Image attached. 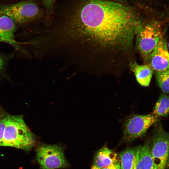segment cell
Listing matches in <instances>:
<instances>
[{
  "mask_svg": "<svg viewBox=\"0 0 169 169\" xmlns=\"http://www.w3.org/2000/svg\"><path fill=\"white\" fill-rule=\"evenodd\" d=\"M49 30L52 46L68 66L87 72H120L135 60L136 9L106 0H71Z\"/></svg>",
  "mask_w": 169,
  "mask_h": 169,
  "instance_id": "6da1fadb",
  "label": "cell"
},
{
  "mask_svg": "<svg viewBox=\"0 0 169 169\" xmlns=\"http://www.w3.org/2000/svg\"><path fill=\"white\" fill-rule=\"evenodd\" d=\"M2 146L14 147L29 151L34 146V135L25 123L21 115H8L5 116Z\"/></svg>",
  "mask_w": 169,
  "mask_h": 169,
  "instance_id": "7a4b0ae2",
  "label": "cell"
},
{
  "mask_svg": "<svg viewBox=\"0 0 169 169\" xmlns=\"http://www.w3.org/2000/svg\"><path fill=\"white\" fill-rule=\"evenodd\" d=\"M162 37L161 24L155 19L146 20L138 30L135 51L139 54L145 64L148 63L151 54Z\"/></svg>",
  "mask_w": 169,
  "mask_h": 169,
  "instance_id": "3957f363",
  "label": "cell"
},
{
  "mask_svg": "<svg viewBox=\"0 0 169 169\" xmlns=\"http://www.w3.org/2000/svg\"><path fill=\"white\" fill-rule=\"evenodd\" d=\"M0 14L10 18L17 26L39 22L43 19L44 15L42 9L33 0L0 5Z\"/></svg>",
  "mask_w": 169,
  "mask_h": 169,
  "instance_id": "277c9868",
  "label": "cell"
},
{
  "mask_svg": "<svg viewBox=\"0 0 169 169\" xmlns=\"http://www.w3.org/2000/svg\"><path fill=\"white\" fill-rule=\"evenodd\" d=\"M156 126L150 145L153 169H169V133L160 124Z\"/></svg>",
  "mask_w": 169,
  "mask_h": 169,
  "instance_id": "5b68a950",
  "label": "cell"
},
{
  "mask_svg": "<svg viewBox=\"0 0 169 169\" xmlns=\"http://www.w3.org/2000/svg\"><path fill=\"white\" fill-rule=\"evenodd\" d=\"M36 151L40 169L66 168L69 166L63 149L59 145L41 143L37 147Z\"/></svg>",
  "mask_w": 169,
  "mask_h": 169,
  "instance_id": "8992f818",
  "label": "cell"
},
{
  "mask_svg": "<svg viewBox=\"0 0 169 169\" xmlns=\"http://www.w3.org/2000/svg\"><path fill=\"white\" fill-rule=\"evenodd\" d=\"M157 116L152 114L131 116L125 122L123 139L131 142L143 136L152 125L158 121Z\"/></svg>",
  "mask_w": 169,
  "mask_h": 169,
  "instance_id": "52a82bcc",
  "label": "cell"
},
{
  "mask_svg": "<svg viewBox=\"0 0 169 169\" xmlns=\"http://www.w3.org/2000/svg\"><path fill=\"white\" fill-rule=\"evenodd\" d=\"M148 63L155 72L169 69V53L166 42L163 37L151 54Z\"/></svg>",
  "mask_w": 169,
  "mask_h": 169,
  "instance_id": "ba28073f",
  "label": "cell"
},
{
  "mask_svg": "<svg viewBox=\"0 0 169 169\" xmlns=\"http://www.w3.org/2000/svg\"><path fill=\"white\" fill-rule=\"evenodd\" d=\"M17 25L10 18L0 14V42L9 44L16 49L19 48L15 38Z\"/></svg>",
  "mask_w": 169,
  "mask_h": 169,
  "instance_id": "9c48e42d",
  "label": "cell"
},
{
  "mask_svg": "<svg viewBox=\"0 0 169 169\" xmlns=\"http://www.w3.org/2000/svg\"><path fill=\"white\" fill-rule=\"evenodd\" d=\"M119 162L118 157L114 151L103 147L96 153L91 169H101L113 164Z\"/></svg>",
  "mask_w": 169,
  "mask_h": 169,
  "instance_id": "30bf717a",
  "label": "cell"
},
{
  "mask_svg": "<svg viewBox=\"0 0 169 169\" xmlns=\"http://www.w3.org/2000/svg\"><path fill=\"white\" fill-rule=\"evenodd\" d=\"M129 69L134 73L137 81L141 85L149 86L154 71L149 64L140 65L135 60L130 63Z\"/></svg>",
  "mask_w": 169,
  "mask_h": 169,
  "instance_id": "8fae6325",
  "label": "cell"
},
{
  "mask_svg": "<svg viewBox=\"0 0 169 169\" xmlns=\"http://www.w3.org/2000/svg\"><path fill=\"white\" fill-rule=\"evenodd\" d=\"M141 145L128 147L120 154V169H136L141 147Z\"/></svg>",
  "mask_w": 169,
  "mask_h": 169,
  "instance_id": "7c38bea8",
  "label": "cell"
},
{
  "mask_svg": "<svg viewBox=\"0 0 169 169\" xmlns=\"http://www.w3.org/2000/svg\"><path fill=\"white\" fill-rule=\"evenodd\" d=\"M136 169H153L150 144L146 142L141 146L139 159Z\"/></svg>",
  "mask_w": 169,
  "mask_h": 169,
  "instance_id": "4fadbf2b",
  "label": "cell"
},
{
  "mask_svg": "<svg viewBox=\"0 0 169 169\" xmlns=\"http://www.w3.org/2000/svg\"><path fill=\"white\" fill-rule=\"evenodd\" d=\"M153 115L166 117L169 114V96L161 94L154 107Z\"/></svg>",
  "mask_w": 169,
  "mask_h": 169,
  "instance_id": "5bb4252c",
  "label": "cell"
},
{
  "mask_svg": "<svg viewBox=\"0 0 169 169\" xmlns=\"http://www.w3.org/2000/svg\"><path fill=\"white\" fill-rule=\"evenodd\" d=\"M157 83L162 91L165 93H169V69L155 72Z\"/></svg>",
  "mask_w": 169,
  "mask_h": 169,
  "instance_id": "9a60e30c",
  "label": "cell"
},
{
  "mask_svg": "<svg viewBox=\"0 0 169 169\" xmlns=\"http://www.w3.org/2000/svg\"><path fill=\"white\" fill-rule=\"evenodd\" d=\"M45 8L46 14L48 18H50L53 13L54 5L55 0H43Z\"/></svg>",
  "mask_w": 169,
  "mask_h": 169,
  "instance_id": "2e32d148",
  "label": "cell"
},
{
  "mask_svg": "<svg viewBox=\"0 0 169 169\" xmlns=\"http://www.w3.org/2000/svg\"><path fill=\"white\" fill-rule=\"evenodd\" d=\"M9 59L7 55L0 52V74L6 69Z\"/></svg>",
  "mask_w": 169,
  "mask_h": 169,
  "instance_id": "e0dca14e",
  "label": "cell"
},
{
  "mask_svg": "<svg viewBox=\"0 0 169 169\" xmlns=\"http://www.w3.org/2000/svg\"><path fill=\"white\" fill-rule=\"evenodd\" d=\"M6 124L5 116L0 120V146H2L4 128Z\"/></svg>",
  "mask_w": 169,
  "mask_h": 169,
  "instance_id": "ac0fdd59",
  "label": "cell"
},
{
  "mask_svg": "<svg viewBox=\"0 0 169 169\" xmlns=\"http://www.w3.org/2000/svg\"><path fill=\"white\" fill-rule=\"evenodd\" d=\"M101 169H120V163L119 162L113 164Z\"/></svg>",
  "mask_w": 169,
  "mask_h": 169,
  "instance_id": "d6986e66",
  "label": "cell"
},
{
  "mask_svg": "<svg viewBox=\"0 0 169 169\" xmlns=\"http://www.w3.org/2000/svg\"><path fill=\"white\" fill-rule=\"evenodd\" d=\"M168 48H169V43H168Z\"/></svg>",
  "mask_w": 169,
  "mask_h": 169,
  "instance_id": "ffe728a7",
  "label": "cell"
},
{
  "mask_svg": "<svg viewBox=\"0 0 169 169\" xmlns=\"http://www.w3.org/2000/svg\"></svg>",
  "mask_w": 169,
  "mask_h": 169,
  "instance_id": "44dd1931",
  "label": "cell"
}]
</instances>
